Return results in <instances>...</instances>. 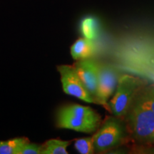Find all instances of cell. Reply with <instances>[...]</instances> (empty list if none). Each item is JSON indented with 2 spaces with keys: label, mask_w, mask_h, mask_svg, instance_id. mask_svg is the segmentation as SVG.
<instances>
[{
  "label": "cell",
  "mask_w": 154,
  "mask_h": 154,
  "mask_svg": "<svg viewBox=\"0 0 154 154\" xmlns=\"http://www.w3.org/2000/svg\"><path fill=\"white\" fill-rule=\"evenodd\" d=\"M128 127L134 137L141 143H151L154 132V113L148 99L146 89L140 88L128 112Z\"/></svg>",
  "instance_id": "1"
},
{
  "label": "cell",
  "mask_w": 154,
  "mask_h": 154,
  "mask_svg": "<svg viewBox=\"0 0 154 154\" xmlns=\"http://www.w3.org/2000/svg\"><path fill=\"white\" fill-rule=\"evenodd\" d=\"M101 121V116L92 108L73 103L63 106L58 111L57 126L90 134L98 129Z\"/></svg>",
  "instance_id": "2"
},
{
  "label": "cell",
  "mask_w": 154,
  "mask_h": 154,
  "mask_svg": "<svg viewBox=\"0 0 154 154\" xmlns=\"http://www.w3.org/2000/svg\"><path fill=\"white\" fill-rule=\"evenodd\" d=\"M140 82L131 75H122L119 78L114 96L109 101L110 110L116 116H126L133 100L140 90Z\"/></svg>",
  "instance_id": "3"
},
{
  "label": "cell",
  "mask_w": 154,
  "mask_h": 154,
  "mask_svg": "<svg viewBox=\"0 0 154 154\" xmlns=\"http://www.w3.org/2000/svg\"><path fill=\"white\" fill-rule=\"evenodd\" d=\"M119 70L109 63H99L96 101L107 110H110L108 100L116 88L119 78Z\"/></svg>",
  "instance_id": "4"
},
{
  "label": "cell",
  "mask_w": 154,
  "mask_h": 154,
  "mask_svg": "<svg viewBox=\"0 0 154 154\" xmlns=\"http://www.w3.org/2000/svg\"><path fill=\"white\" fill-rule=\"evenodd\" d=\"M61 76V82L63 91L68 95L74 96L87 103H97L90 95L77 75L73 66L61 65L57 66Z\"/></svg>",
  "instance_id": "5"
},
{
  "label": "cell",
  "mask_w": 154,
  "mask_h": 154,
  "mask_svg": "<svg viewBox=\"0 0 154 154\" xmlns=\"http://www.w3.org/2000/svg\"><path fill=\"white\" fill-rule=\"evenodd\" d=\"M124 136L123 128L116 119H109L94 135L95 151H103L120 143Z\"/></svg>",
  "instance_id": "6"
},
{
  "label": "cell",
  "mask_w": 154,
  "mask_h": 154,
  "mask_svg": "<svg viewBox=\"0 0 154 154\" xmlns=\"http://www.w3.org/2000/svg\"><path fill=\"white\" fill-rule=\"evenodd\" d=\"M73 66L86 89L97 103L96 93L99 79V63L91 58H87L77 60Z\"/></svg>",
  "instance_id": "7"
},
{
  "label": "cell",
  "mask_w": 154,
  "mask_h": 154,
  "mask_svg": "<svg viewBox=\"0 0 154 154\" xmlns=\"http://www.w3.org/2000/svg\"><path fill=\"white\" fill-rule=\"evenodd\" d=\"M96 51V46L92 40L80 38L71 47V55L74 60L91 58Z\"/></svg>",
  "instance_id": "8"
},
{
  "label": "cell",
  "mask_w": 154,
  "mask_h": 154,
  "mask_svg": "<svg viewBox=\"0 0 154 154\" xmlns=\"http://www.w3.org/2000/svg\"><path fill=\"white\" fill-rule=\"evenodd\" d=\"M72 141L60 139H50L43 144L41 154H68L67 148Z\"/></svg>",
  "instance_id": "9"
},
{
  "label": "cell",
  "mask_w": 154,
  "mask_h": 154,
  "mask_svg": "<svg viewBox=\"0 0 154 154\" xmlns=\"http://www.w3.org/2000/svg\"><path fill=\"white\" fill-rule=\"evenodd\" d=\"M28 141V138L24 137L0 141V154H19L22 146Z\"/></svg>",
  "instance_id": "10"
},
{
  "label": "cell",
  "mask_w": 154,
  "mask_h": 154,
  "mask_svg": "<svg viewBox=\"0 0 154 154\" xmlns=\"http://www.w3.org/2000/svg\"><path fill=\"white\" fill-rule=\"evenodd\" d=\"M81 31L84 37L93 41L99 35L97 21L93 17H86L81 24Z\"/></svg>",
  "instance_id": "11"
},
{
  "label": "cell",
  "mask_w": 154,
  "mask_h": 154,
  "mask_svg": "<svg viewBox=\"0 0 154 154\" xmlns=\"http://www.w3.org/2000/svg\"><path fill=\"white\" fill-rule=\"evenodd\" d=\"M74 147L77 151L82 154H91L94 153V136L76 139L74 143Z\"/></svg>",
  "instance_id": "12"
},
{
  "label": "cell",
  "mask_w": 154,
  "mask_h": 154,
  "mask_svg": "<svg viewBox=\"0 0 154 154\" xmlns=\"http://www.w3.org/2000/svg\"><path fill=\"white\" fill-rule=\"evenodd\" d=\"M43 145L30 143L29 141L22 146L19 154H41Z\"/></svg>",
  "instance_id": "13"
},
{
  "label": "cell",
  "mask_w": 154,
  "mask_h": 154,
  "mask_svg": "<svg viewBox=\"0 0 154 154\" xmlns=\"http://www.w3.org/2000/svg\"><path fill=\"white\" fill-rule=\"evenodd\" d=\"M146 93H147L150 106H151L152 111L154 113V86H151L149 88H147L146 89Z\"/></svg>",
  "instance_id": "14"
},
{
  "label": "cell",
  "mask_w": 154,
  "mask_h": 154,
  "mask_svg": "<svg viewBox=\"0 0 154 154\" xmlns=\"http://www.w3.org/2000/svg\"><path fill=\"white\" fill-rule=\"evenodd\" d=\"M152 143H154V132L153 135V140H152Z\"/></svg>",
  "instance_id": "15"
}]
</instances>
